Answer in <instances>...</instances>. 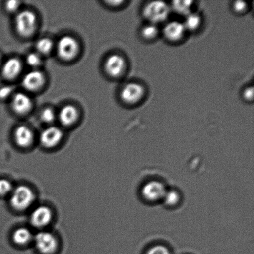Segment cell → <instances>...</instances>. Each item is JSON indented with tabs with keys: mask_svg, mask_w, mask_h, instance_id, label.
I'll return each mask as SVG.
<instances>
[{
	"mask_svg": "<svg viewBox=\"0 0 254 254\" xmlns=\"http://www.w3.org/2000/svg\"><path fill=\"white\" fill-rule=\"evenodd\" d=\"M9 196L10 205L14 210L21 212L28 210L36 200L34 191L26 185L17 186Z\"/></svg>",
	"mask_w": 254,
	"mask_h": 254,
	"instance_id": "obj_1",
	"label": "cell"
},
{
	"mask_svg": "<svg viewBox=\"0 0 254 254\" xmlns=\"http://www.w3.org/2000/svg\"><path fill=\"white\" fill-rule=\"evenodd\" d=\"M169 13L170 8L168 5L160 1L149 2L144 7L143 11L144 17L154 24L165 21Z\"/></svg>",
	"mask_w": 254,
	"mask_h": 254,
	"instance_id": "obj_2",
	"label": "cell"
},
{
	"mask_svg": "<svg viewBox=\"0 0 254 254\" xmlns=\"http://www.w3.org/2000/svg\"><path fill=\"white\" fill-rule=\"evenodd\" d=\"M33 241L37 251L42 254H53L59 247L58 240L49 231H39L34 236Z\"/></svg>",
	"mask_w": 254,
	"mask_h": 254,
	"instance_id": "obj_3",
	"label": "cell"
},
{
	"mask_svg": "<svg viewBox=\"0 0 254 254\" xmlns=\"http://www.w3.org/2000/svg\"><path fill=\"white\" fill-rule=\"evenodd\" d=\"M36 16L30 11H22L17 14L15 19V26L17 32L22 36H31L36 26Z\"/></svg>",
	"mask_w": 254,
	"mask_h": 254,
	"instance_id": "obj_4",
	"label": "cell"
},
{
	"mask_svg": "<svg viewBox=\"0 0 254 254\" xmlns=\"http://www.w3.org/2000/svg\"><path fill=\"white\" fill-rule=\"evenodd\" d=\"M79 51L78 42L69 36L62 37L57 44V52L60 58L64 61H71L76 57Z\"/></svg>",
	"mask_w": 254,
	"mask_h": 254,
	"instance_id": "obj_5",
	"label": "cell"
},
{
	"mask_svg": "<svg viewBox=\"0 0 254 254\" xmlns=\"http://www.w3.org/2000/svg\"><path fill=\"white\" fill-rule=\"evenodd\" d=\"M53 220V212L51 208L40 205L32 210L30 215V223L33 227L43 229L48 226Z\"/></svg>",
	"mask_w": 254,
	"mask_h": 254,
	"instance_id": "obj_6",
	"label": "cell"
},
{
	"mask_svg": "<svg viewBox=\"0 0 254 254\" xmlns=\"http://www.w3.org/2000/svg\"><path fill=\"white\" fill-rule=\"evenodd\" d=\"M144 96V88L141 84L130 83L126 84L121 92V98L124 103L134 104L140 101Z\"/></svg>",
	"mask_w": 254,
	"mask_h": 254,
	"instance_id": "obj_7",
	"label": "cell"
},
{
	"mask_svg": "<svg viewBox=\"0 0 254 254\" xmlns=\"http://www.w3.org/2000/svg\"><path fill=\"white\" fill-rule=\"evenodd\" d=\"M63 136V131L61 128L57 127H50L42 132L40 141L44 148L52 149L59 145Z\"/></svg>",
	"mask_w": 254,
	"mask_h": 254,
	"instance_id": "obj_8",
	"label": "cell"
},
{
	"mask_svg": "<svg viewBox=\"0 0 254 254\" xmlns=\"http://www.w3.org/2000/svg\"><path fill=\"white\" fill-rule=\"evenodd\" d=\"M126 66L125 59L123 57L118 54H113L106 60L105 69L109 75L118 77L124 73Z\"/></svg>",
	"mask_w": 254,
	"mask_h": 254,
	"instance_id": "obj_9",
	"label": "cell"
},
{
	"mask_svg": "<svg viewBox=\"0 0 254 254\" xmlns=\"http://www.w3.org/2000/svg\"><path fill=\"white\" fill-rule=\"evenodd\" d=\"M142 193L147 200L156 201L164 198L166 191L163 184L159 182L152 181L144 186Z\"/></svg>",
	"mask_w": 254,
	"mask_h": 254,
	"instance_id": "obj_10",
	"label": "cell"
},
{
	"mask_svg": "<svg viewBox=\"0 0 254 254\" xmlns=\"http://www.w3.org/2000/svg\"><path fill=\"white\" fill-rule=\"evenodd\" d=\"M44 74L38 70L29 72L22 79V86L27 90L35 91L41 88L44 83Z\"/></svg>",
	"mask_w": 254,
	"mask_h": 254,
	"instance_id": "obj_11",
	"label": "cell"
},
{
	"mask_svg": "<svg viewBox=\"0 0 254 254\" xmlns=\"http://www.w3.org/2000/svg\"><path fill=\"white\" fill-rule=\"evenodd\" d=\"M15 142L20 148H26L34 141V133L31 129L25 126H20L14 131Z\"/></svg>",
	"mask_w": 254,
	"mask_h": 254,
	"instance_id": "obj_12",
	"label": "cell"
},
{
	"mask_svg": "<svg viewBox=\"0 0 254 254\" xmlns=\"http://www.w3.org/2000/svg\"><path fill=\"white\" fill-rule=\"evenodd\" d=\"M32 103L31 98L26 94L17 93L12 98V107L14 111L20 115L29 113L32 108Z\"/></svg>",
	"mask_w": 254,
	"mask_h": 254,
	"instance_id": "obj_13",
	"label": "cell"
},
{
	"mask_svg": "<svg viewBox=\"0 0 254 254\" xmlns=\"http://www.w3.org/2000/svg\"><path fill=\"white\" fill-rule=\"evenodd\" d=\"M186 28L184 25L178 21H173L166 24L163 33L167 39L170 41H178L183 38Z\"/></svg>",
	"mask_w": 254,
	"mask_h": 254,
	"instance_id": "obj_14",
	"label": "cell"
},
{
	"mask_svg": "<svg viewBox=\"0 0 254 254\" xmlns=\"http://www.w3.org/2000/svg\"><path fill=\"white\" fill-rule=\"evenodd\" d=\"M21 69L22 64L18 59H9L2 65V76L6 79H14L21 73Z\"/></svg>",
	"mask_w": 254,
	"mask_h": 254,
	"instance_id": "obj_15",
	"label": "cell"
},
{
	"mask_svg": "<svg viewBox=\"0 0 254 254\" xmlns=\"http://www.w3.org/2000/svg\"><path fill=\"white\" fill-rule=\"evenodd\" d=\"M78 117V111L72 105L64 106L60 111L59 121L64 126H69L75 123Z\"/></svg>",
	"mask_w": 254,
	"mask_h": 254,
	"instance_id": "obj_16",
	"label": "cell"
},
{
	"mask_svg": "<svg viewBox=\"0 0 254 254\" xmlns=\"http://www.w3.org/2000/svg\"><path fill=\"white\" fill-rule=\"evenodd\" d=\"M34 236L29 229L21 227L16 229L12 233V240L17 245L25 246L28 245L33 240Z\"/></svg>",
	"mask_w": 254,
	"mask_h": 254,
	"instance_id": "obj_17",
	"label": "cell"
},
{
	"mask_svg": "<svg viewBox=\"0 0 254 254\" xmlns=\"http://www.w3.org/2000/svg\"><path fill=\"white\" fill-rule=\"evenodd\" d=\"M192 1H174L173 2V9L174 11L180 15L188 16L191 13V7L192 6Z\"/></svg>",
	"mask_w": 254,
	"mask_h": 254,
	"instance_id": "obj_18",
	"label": "cell"
},
{
	"mask_svg": "<svg viewBox=\"0 0 254 254\" xmlns=\"http://www.w3.org/2000/svg\"><path fill=\"white\" fill-rule=\"evenodd\" d=\"M201 24V17L197 14L190 13L186 16L184 27L186 29L193 31L198 28Z\"/></svg>",
	"mask_w": 254,
	"mask_h": 254,
	"instance_id": "obj_19",
	"label": "cell"
},
{
	"mask_svg": "<svg viewBox=\"0 0 254 254\" xmlns=\"http://www.w3.org/2000/svg\"><path fill=\"white\" fill-rule=\"evenodd\" d=\"M53 47V42L48 38L40 39L36 44L37 51L42 55L49 54L52 51Z\"/></svg>",
	"mask_w": 254,
	"mask_h": 254,
	"instance_id": "obj_20",
	"label": "cell"
},
{
	"mask_svg": "<svg viewBox=\"0 0 254 254\" xmlns=\"http://www.w3.org/2000/svg\"><path fill=\"white\" fill-rule=\"evenodd\" d=\"M158 28L156 24H151L144 26L142 29V36L146 39H153L158 36Z\"/></svg>",
	"mask_w": 254,
	"mask_h": 254,
	"instance_id": "obj_21",
	"label": "cell"
},
{
	"mask_svg": "<svg viewBox=\"0 0 254 254\" xmlns=\"http://www.w3.org/2000/svg\"><path fill=\"white\" fill-rule=\"evenodd\" d=\"M14 188L13 185L9 180L0 179V196L9 195Z\"/></svg>",
	"mask_w": 254,
	"mask_h": 254,
	"instance_id": "obj_22",
	"label": "cell"
},
{
	"mask_svg": "<svg viewBox=\"0 0 254 254\" xmlns=\"http://www.w3.org/2000/svg\"><path fill=\"white\" fill-rule=\"evenodd\" d=\"M164 198L165 199L166 205L168 206L176 205L179 201V194L176 192L175 191H169V192H166Z\"/></svg>",
	"mask_w": 254,
	"mask_h": 254,
	"instance_id": "obj_23",
	"label": "cell"
},
{
	"mask_svg": "<svg viewBox=\"0 0 254 254\" xmlns=\"http://www.w3.org/2000/svg\"><path fill=\"white\" fill-rule=\"evenodd\" d=\"M41 118L44 123H53L55 118H56V114H55L54 110H52V109L46 108L42 112Z\"/></svg>",
	"mask_w": 254,
	"mask_h": 254,
	"instance_id": "obj_24",
	"label": "cell"
},
{
	"mask_svg": "<svg viewBox=\"0 0 254 254\" xmlns=\"http://www.w3.org/2000/svg\"><path fill=\"white\" fill-rule=\"evenodd\" d=\"M26 62L29 66L36 68L41 64V59L39 54L31 53L26 57Z\"/></svg>",
	"mask_w": 254,
	"mask_h": 254,
	"instance_id": "obj_25",
	"label": "cell"
},
{
	"mask_svg": "<svg viewBox=\"0 0 254 254\" xmlns=\"http://www.w3.org/2000/svg\"><path fill=\"white\" fill-rule=\"evenodd\" d=\"M146 254H169L168 249L163 246H156L152 248Z\"/></svg>",
	"mask_w": 254,
	"mask_h": 254,
	"instance_id": "obj_26",
	"label": "cell"
},
{
	"mask_svg": "<svg viewBox=\"0 0 254 254\" xmlns=\"http://www.w3.org/2000/svg\"><path fill=\"white\" fill-rule=\"evenodd\" d=\"M13 92V88L12 86H6L0 89V99H7L11 95Z\"/></svg>",
	"mask_w": 254,
	"mask_h": 254,
	"instance_id": "obj_27",
	"label": "cell"
},
{
	"mask_svg": "<svg viewBox=\"0 0 254 254\" xmlns=\"http://www.w3.org/2000/svg\"><path fill=\"white\" fill-rule=\"evenodd\" d=\"M19 6L20 2L18 1H9L6 4L7 11L11 12H16Z\"/></svg>",
	"mask_w": 254,
	"mask_h": 254,
	"instance_id": "obj_28",
	"label": "cell"
},
{
	"mask_svg": "<svg viewBox=\"0 0 254 254\" xmlns=\"http://www.w3.org/2000/svg\"><path fill=\"white\" fill-rule=\"evenodd\" d=\"M246 7H247V4L245 1H237L234 3V9L238 12L245 11Z\"/></svg>",
	"mask_w": 254,
	"mask_h": 254,
	"instance_id": "obj_29",
	"label": "cell"
},
{
	"mask_svg": "<svg viewBox=\"0 0 254 254\" xmlns=\"http://www.w3.org/2000/svg\"><path fill=\"white\" fill-rule=\"evenodd\" d=\"M244 97H245L246 100H253L254 97V88L253 87L246 89V90L244 91Z\"/></svg>",
	"mask_w": 254,
	"mask_h": 254,
	"instance_id": "obj_30",
	"label": "cell"
},
{
	"mask_svg": "<svg viewBox=\"0 0 254 254\" xmlns=\"http://www.w3.org/2000/svg\"><path fill=\"white\" fill-rule=\"evenodd\" d=\"M1 55H0V61H1Z\"/></svg>",
	"mask_w": 254,
	"mask_h": 254,
	"instance_id": "obj_31",
	"label": "cell"
}]
</instances>
